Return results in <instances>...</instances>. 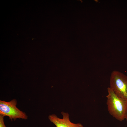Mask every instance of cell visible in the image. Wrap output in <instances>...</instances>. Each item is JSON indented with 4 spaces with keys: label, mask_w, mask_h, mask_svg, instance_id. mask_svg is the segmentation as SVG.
I'll return each mask as SVG.
<instances>
[{
    "label": "cell",
    "mask_w": 127,
    "mask_h": 127,
    "mask_svg": "<svg viewBox=\"0 0 127 127\" xmlns=\"http://www.w3.org/2000/svg\"><path fill=\"white\" fill-rule=\"evenodd\" d=\"M125 119H126V120L127 121V112H126V113L125 115Z\"/></svg>",
    "instance_id": "obj_6"
},
{
    "label": "cell",
    "mask_w": 127,
    "mask_h": 127,
    "mask_svg": "<svg viewBox=\"0 0 127 127\" xmlns=\"http://www.w3.org/2000/svg\"><path fill=\"white\" fill-rule=\"evenodd\" d=\"M4 117L2 115H0V127H6L4 123Z\"/></svg>",
    "instance_id": "obj_5"
},
{
    "label": "cell",
    "mask_w": 127,
    "mask_h": 127,
    "mask_svg": "<svg viewBox=\"0 0 127 127\" xmlns=\"http://www.w3.org/2000/svg\"><path fill=\"white\" fill-rule=\"evenodd\" d=\"M94 0L96 2H98V0Z\"/></svg>",
    "instance_id": "obj_7"
},
{
    "label": "cell",
    "mask_w": 127,
    "mask_h": 127,
    "mask_svg": "<svg viewBox=\"0 0 127 127\" xmlns=\"http://www.w3.org/2000/svg\"><path fill=\"white\" fill-rule=\"evenodd\" d=\"M17 101L15 99L7 102L0 100V115L8 116L12 121L17 119H26L28 118L26 113L20 111L16 106Z\"/></svg>",
    "instance_id": "obj_3"
},
{
    "label": "cell",
    "mask_w": 127,
    "mask_h": 127,
    "mask_svg": "<svg viewBox=\"0 0 127 127\" xmlns=\"http://www.w3.org/2000/svg\"><path fill=\"white\" fill-rule=\"evenodd\" d=\"M117 95L127 100V76L119 71L111 72L110 87Z\"/></svg>",
    "instance_id": "obj_2"
},
{
    "label": "cell",
    "mask_w": 127,
    "mask_h": 127,
    "mask_svg": "<svg viewBox=\"0 0 127 127\" xmlns=\"http://www.w3.org/2000/svg\"><path fill=\"white\" fill-rule=\"evenodd\" d=\"M107 104L109 114L117 120L125 119L127 110V100L117 95L110 87L107 89Z\"/></svg>",
    "instance_id": "obj_1"
},
{
    "label": "cell",
    "mask_w": 127,
    "mask_h": 127,
    "mask_svg": "<svg viewBox=\"0 0 127 127\" xmlns=\"http://www.w3.org/2000/svg\"><path fill=\"white\" fill-rule=\"evenodd\" d=\"M61 114L63 116L62 119L59 118L56 115L54 114L50 115L48 117L50 121L56 127H83L81 123H75L71 122L70 120L69 115L68 113L62 111Z\"/></svg>",
    "instance_id": "obj_4"
}]
</instances>
